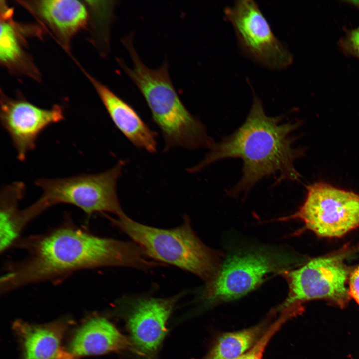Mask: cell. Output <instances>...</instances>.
Returning a JSON list of instances; mask_svg holds the SVG:
<instances>
[{"label":"cell","mask_w":359,"mask_h":359,"mask_svg":"<svg viewBox=\"0 0 359 359\" xmlns=\"http://www.w3.org/2000/svg\"><path fill=\"white\" fill-rule=\"evenodd\" d=\"M67 323L32 324L16 320L13 328L20 340L25 359H75L62 345Z\"/></svg>","instance_id":"cell-14"},{"label":"cell","mask_w":359,"mask_h":359,"mask_svg":"<svg viewBox=\"0 0 359 359\" xmlns=\"http://www.w3.org/2000/svg\"><path fill=\"white\" fill-rule=\"evenodd\" d=\"M112 223L139 246L150 259L198 276L206 283L220 267L218 252L207 246L194 231L190 219L172 228L147 225L131 219L108 217Z\"/></svg>","instance_id":"cell-4"},{"label":"cell","mask_w":359,"mask_h":359,"mask_svg":"<svg viewBox=\"0 0 359 359\" xmlns=\"http://www.w3.org/2000/svg\"><path fill=\"white\" fill-rule=\"evenodd\" d=\"M21 50L16 31L13 26L4 21L0 23V58L4 64L17 61L21 57Z\"/></svg>","instance_id":"cell-18"},{"label":"cell","mask_w":359,"mask_h":359,"mask_svg":"<svg viewBox=\"0 0 359 359\" xmlns=\"http://www.w3.org/2000/svg\"><path fill=\"white\" fill-rule=\"evenodd\" d=\"M37 13L52 28L65 36H70L83 28L87 21L85 5L76 0H48L35 1Z\"/></svg>","instance_id":"cell-15"},{"label":"cell","mask_w":359,"mask_h":359,"mask_svg":"<svg viewBox=\"0 0 359 359\" xmlns=\"http://www.w3.org/2000/svg\"><path fill=\"white\" fill-rule=\"evenodd\" d=\"M269 316L260 323L242 330L223 333L203 359H235L249 350L261 338L271 324Z\"/></svg>","instance_id":"cell-17"},{"label":"cell","mask_w":359,"mask_h":359,"mask_svg":"<svg viewBox=\"0 0 359 359\" xmlns=\"http://www.w3.org/2000/svg\"><path fill=\"white\" fill-rule=\"evenodd\" d=\"M180 295L141 297L132 303L127 325L133 351L149 358L155 355L166 333L167 320Z\"/></svg>","instance_id":"cell-11"},{"label":"cell","mask_w":359,"mask_h":359,"mask_svg":"<svg viewBox=\"0 0 359 359\" xmlns=\"http://www.w3.org/2000/svg\"><path fill=\"white\" fill-rule=\"evenodd\" d=\"M122 42L128 51L133 68L121 59L118 60V63L144 97L154 121L162 132L164 151L176 147L209 148L214 142L204 125L187 110L178 95L170 77L167 61L157 69H151L140 59L131 36L125 37Z\"/></svg>","instance_id":"cell-3"},{"label":"cell","mask_w":359,"mask_h":359,"mask_svg":"<svg viewBox=\"0 0 359 359\" xmlns=\"http://www.w3.org/2000/svg\"><path fill=\"white\" fill-rule=\"evenodd\" d=\"M113 123L137 148L156 152V133L145 123L133 108L107 86L90 77Z\"/></svg>","instance_id":"cell-12"},{"label":"cell","mask_w":359,"mask_h":359,"mask_svg":"<svg viewBox=\"0 0 359 359\" xmlns=\"http://www.w3.org/2000/svg\"><path fill=\"white\" fill-rule=\"evenodd\" d=\"M294 318L289 311L280 313L278 318L272 322L258 341L247 352L235 359H262L266 347L274 335L288 320Z\"/></svg>","instance_id":"cell-19"},{"label":"cell","mask_w":359,"mask_h":359,"mask_svg":"<svg viewBox=\"0 0 359 359\" xmlns=\"http://www.w3.org/2000/svg\"><path fill=\"white\" fill-rule=\"evenodd\" d=\"M299 123L284 122L283 116L267 115L256 95L242 125L231 135L213 143L197 165L188 169L198 172L218 161L238 158L243 161L242 175L228 193L246 194L263 178L273 176L274 185L286 180L299 181L301 175L294 166L303 151L293 147L292 132Z\"/></svg>","instance_id":"cell-2"},{"label":"cell","mask_w":359,"mask_h":359,"mask_svg":"<svg viewBox=\"0 0 359 359\" xmlns=\"http://www.w3.org/2000/svg\"><path fill=\"white\" fill-rule=\"evenodd\" d=\"M64 119L63 109L59 105L43 109L25 100L4 97L1 100V123L21 161L26 159L28 152L35 148L39 136L45 129Z\"/></svg>","instance_id":"cell-10"},{"label":"cell","mask_w":359,"mask_h":359,"mask_svg":"<svg viewBox=\"0 0 359 359\" xmlns=\"http://www.w3.org/2000/svg\"><path fill=\"white\" fill-rule=\"evenodd\" d=\"M291 219L302 221L319 237H342L359 226V194L325 182L311 184L297 212L279 220Z\"/></svg>","instance_id":"cell-8"},{"label":"cell","mask_w":359,"mask_h":359,"mask_svg":"<svg viewBox=\"0 0 359 359\" xmlns=\"http://www.w3.org/2000/svg\"></svg>","instance_id":"cell-23"},{"label":"cell","mask_w":359,"mask_h":359,"mask_svg":"<svg viewBox=\"0 0 359 359\" xmlns=\"http://www.w3.org/2000/svg\"><path fill=\"white\" fill-rule=\"evenodd\" d=\"M291 258L271 248H254L227 257L214 277L206 283L204 303L215 305L240 298L252 291L272 273L289 269Z\"/></svg>","instance_id":"cell-7"},{"label":"cell","mask_w":359,"mask_h":359,"mask_svg":"<svg viewBox=\"0 0 359 359\" xmlns=\"http://www.w3.org/2000/svg\"><path fill=\"white\" fill-rule=\"evenodd\" d=\"M348 286L351 299H354L359 306V264L351 270Z\"/></svg>","instance_id":"cell-21"},{"label":"cell","mask_w":359,"mask_h":359,"mask_svg":"<svg viewBox=\"0 0 359 359\" xmlns=\"http://www.w3.org/2000/svg\"><path fill=\"white\" fill-rule=\"evenodd\" d=\"M125 161L119 160L110 169L93 174H80L55 179H38L35 184L42 191L35 202L22 209V217L28 224L49 208L60 204H70L88 216L108 213L116 218L127 215L119 202L117 184Z\"/></svg>","instance_id":"cell-5"},{"label":"cell","mask_w":359,"mask_h":359,"mask_svg":"<svg viewBox=\"0 0 359 359\" xmlns=\"http://www.w3.org/2000/svg\"><path fill=\"white\" fill-rule=\"evenodd\" d=\"M13 247L23 250L25 256L6 264L0 279L1 293L34 284L56 283L84 270L147 271L159 266L133 241L95 235L77 225L68 215L47 232L21 237Z\"/></svg>","instance_id":"cell-1"},{"label":"cell","mask_w":359,"mask_h":359,"mask_svg":"<svg viewBox=\"0 0 359 359\" xmlns=\"http://www.w3.org/2000/svg\"><path fill=\"white\" fill-rule=\"evenodd\" d=\"M345 1L357 7L359 10V0H350Z\"/></svg>","instance_id":"cell-22"},{"label":"cell","mask_w":359,"mask_h":359,"mask_svg":"<svg viewBox=\"0 0 359 359\" xmlns=\"http://www.w3.org/2000/svg\"><path fill=\"white\" fill-rule=\"evenodd\" d=\"M340 50L346 56L359 59V25L346 29L338 42Z\"/></svg>","instance_id":"cell-20"},{"label":"cell","mask_w":359,"mask_h":359,"mask_svg":"<svg viewBox=\"0 0 359 359\" xmlns=\"http://www.w3.org/2000/svg\"><path fill=\"white\" fill-rule=\"evenodd\" d=\"M351 251L347 248L311 259L299 268L286 270L280 274L286 280L288 292L285 300L272 311L276 314L286 309L301 313L307 302L323 300L341 309L351 298L348 279L351 272L346 264Z\"/></svg>","instance_id":"cell-6"},{"label":"cell","mask_w":359,"mask_h":359,"mask_svg":"<svg viewBox=\"0 0 359 359\" xmlns=\"http://www.w3.org/2000/svg\"><path fill=\"white\" fill-rule=\"evenodd\" d=\"M224 14L247 57L270 69L281 70L291 65L292 53L274 34L256 2L236 0L224 9Z\"/></svg>","instance_id":"cell-9"},{"label":"cell","mask_w":359,"mask_h":359,"mask_svg":"<svg viewBox=\"0 0 359 359\" xmlns=\"http://www.w3.org/2000/svg\"><path fill=\"white\" fill-rule=\"evenodd\" d=\"M130 339L104 317L95 316L83 323L72 336L67 349L75 358L132 349Z\"/></svg>","instance_id":"cell-13"},{"label":"cell","mask_w":359,"mask_h":359,"mask_svg":"<svg viewBox=\"0 0 359 359\" xmlns=\"http://www.w3.org/2000/svg\"><path fill=\"white\" fill-rule=\"evenodd\" d=\"M25 191V184L16 181L5 185L0 197V252L13 247L23 229L20 224L19 203Z\"/></svg>","instance_id":"cell-16"}]
</instances>
